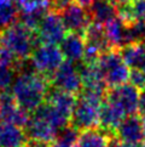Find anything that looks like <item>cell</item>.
Segmentation results:
<instances>
[{
    "label": "cell",
    "mask_w": 145,
    "mask_h": 147,
    "mask_svg": "<svg viewBox=\"0 0 145 147\" xmlns=\"http://www.w3.org/2000/svg\"><path fill=\"white\" fill-rule=\"evenodd\" d=\"M50 90L49 78L34 69L30 59L23 61L12 85V95L18 106L27 113H33L46 102Z\"/></svg>",
    "instance_id": "obj_1"
},
{
    "label": "cell",
    "mask_w": 145,
    "mask_h": 147,
    "mask_svg": "<svg viewBox=\"0 0 145 147\" xmlns=\"http://www.w3.org/2000/svg\"><path fill=\"white\" fill-rule=\"evenodd\" d=\"M0 43L17 61L23 62L32 57L39 40L34 30L25 27L23 23L17 22L1 32Z\"/></svg>",
    "instance_id": "obj_2"
},
{
    "label": "cell",
    "mask_w": 145,
    "mask_h": 147,
    "mask_svg": "<svg viewBox=\"0 0 145 147\" xmlns=\"http://www.w3.org/2000/svg\"><path fill=\"white\" fill-rule=\"evenodd\" d=\"M98 67L100 69L108 88H116L129 80V71L126 62L123 61L120 50L111 49L102 54L98 60Z\"/></svg>",
    "instance_id": "obj_3"
},
{
    "label": "cell",
    "mask_w": 145,
    "mask_h": 147,
    "mask_svg": "<svg viewBox=\"0 0 145 147\" xmlns=\"http://www.w3.org/2000/svg\"><path fill=\"white\" fill-rule=\"evenodd\" d=\"M102 103L103 101L100 100L80 92L71 114L70 124L79 131L98 128Z\"/></svg>",
    "instance_id": "obj_4"
},
{
    "label": "cell",
    "mask_w": 145,
    "mask_h": 147,
    "mask_svg": "<svg viewBox=\"0 0 145 147\" xmlns=\"http://www.w3.org/2000/svg\"><path fill=\"white\" fill-rule=\"evenodd\" d=\"M63 59L61 48L57 45L39 43L30 57V62L36 72L50 79L57 68L64 62Z\"/></svg>",
    "instance_id": "obj_5"
},
{
    "label": "cell",
    "mask_w": 145,
    "mask_h": 147,
    "mask_svg": "<svg viewBox=\"0 0 145 147\" xmlns=\"http://www.w3.org/2000/svg\"><path fill=\"white\" fill-rule=\"evenodd\" d=\"M51 86L70 94H80L82 90V79L80 68L76 63L64 61L50 78Z\"/></svg>",
    "instance_id": "obj_6"
},
{
    "label": "cell",
    "mask_w": 145,
    "mask_h": 147,
    "mask_svg": "<svg viewBox=\"0 0 145 147\" xmlns=\"http://www.w3.org/2000/svg\"><path fill=\"white\" fill-rule=\"evenodd\" d=\"M105 100L117 106L125 113L126 117L134 115L138 112L139 89L129 84H122L120 86L108 89Z\"/></svg>",
    "instance_id": "obj_7"
},
{
    "label": "cell",
    "mask_w": 145,
    "mask_h": 147,
    "mask_svg": "<svg viewBox=\"0 0 145 147\" xmlns=\"http://www.w3.org/2000/svg\"><path fill=\"white\" fill-rule=\"evenodd\" d=\"M24 131L29 141H36V142H43L47 145L53 144L59 133V130L52 123H50L36 111L30 113L28 124L25 125Z\"/></svg>",
    "instance_id": "obj_8"
},
{
    "label": "cell",
    "mask_w": 145,
    "mask_h": 147,
    "mask_svg": "<svg viewBox=\"0 0 145 147\" xmlns=\"http://www.w3.org/2000/svg\"><path fill=\"white\" fill-rule=\"evenodd\" d=\"M67 29L62 21L61 15L53 11L47 12L36 29V36L41 44L58 45L65 38Z\"/></svg>",
    "instance_id": "obj_9"
},
{
    "label": "cell",
    "mask_w": 145,
    "mask_h": 147,
    "mask_svg": "<svg viewBox=\"0 0 145 147\" xmlns=\"http://www.w3.org/2000/svg\"><path fill=\"white\" fill-rule=\"evenodd\" d=\"M116 138L127 145L134 147L145 146L144 120L138 115H128L121 122L115 133Z\"/></svg>",
    "instance_id": "obj_10"
},
{
    "label": "cell",
    "mask_w": 145,
    "mask_h": 147,
    "mask_svg": "<svg viewBox=\"0 0 145 147\" xmlns=\"http://www.w3.org/2000/svg\"><path fill=\"white\" fill-rule=\"evenodd\" d=\"M61 17L65 29L69 33H75L80 35H85L88 26L92 23L88 10H86L85 6L77 3H72L71 5H69L61 13Z\"/></svg>",
    "instance_id": "obj_11"
},
{
    "label": "cell",
    "mask_w": 145,
    "mask_h": 147,
    "mask_svg": "<svg viewBox=\"0 0 145 147\" xmlns=\"http://www.w3.org/2000/svg\"><path fill=\"white\" fill-rule=\"evenodd\" d=\"M29 117V113L18 106L12 94L5 92L0 95V123L13 124L24 129Z\"/></svg>",
    "instance_id": "obj_12"
},
{
    "label": "cell",
    "mask_w": 145,
    "mask_h": 147,
    "mask_svg": "<svg viewBox=\"0 0 145 147\" xmlns=\"http://www.w3.org/2000/svg\"><path fill=\"white\" fill-rule=\"evenodd\" d=\"M61 51L67 61L72 63H80L84 61L85 51H86V40L84 35L69 33L61 43Z\"/></svg>",
    "instance_id": "obj_13"
},
{
    "label": "cell",
    "mask_w": 145,
    "mask_h": 147,
    "mask_svg": "<svg viewBox=\"0 0 145 147\" xmlns=\"http://www.w3.org/2000/svg\"><path fill=\"white\" fill-rule=\"evenodd\" d=\"M46 13H47V6L35 1V0H28L27 3L21 5V23H23L25 27H28L36 33V29L39 28L41 21Z\"/></svg>",
    "instance_id": "obj_14"
},
{
    "label": "cell",
    "mask_w": 145,
    "mask_h": 147,
    "mask_svg": "<svg viewBox=\"0 0 145 147\" xmlns=\"http://www.w3.org/2000/svg\"><path fill=\"white\" fill-rule=\"evenodd\" d=\"M126 118L123 113L117 106L111 103L108 100H104L100 106V113H99V125L103 130L108 131L112 135H115L118 125Z\"/></svg>",
    "instance_id": "obj_15"
},
{
    "label": "cell",
    "mask_w": 145,
    "mask_h": 147,
    "mask_svg": "<svg viewBox=\"0 0 145 147\" xmlns=\"http://www.w3.org/2000/svg\"><path fill=\"white\" fill-rule=\"evenodd\" d=\"M112 135L102 128H93L80 131L75 147H110Z\"/></svg>",
    "instance_id": "obj_16"
},
{
    "label": "cell",
    "mask_w": 145,
    "mask_h": 147,
    "mask_svg": "<svg viewBox=\"0 0 145 147\" xmlns=\"http://www.w3.org/2000/svg\"><path fill=\"white\" fill-rule=\"evenodd\" d=\"M76 101H77V97H75L74 94L67 92L63 90H58V89H55V88H51L47 100H46V102L52 105L57 111L61 112L62 114L65 115V117L69 119L71 118V114L75 108Z\"/></svg>",
    "instance_id": "obj_17"
},
{
    "label": "cell",
    "mask_w": 145,
    "mask_h": 147,
    "mask_svg": "<svg viewBox=\"0 0 145 147\" xmlns=\"http://www.w3.org/2000/svg\"><path fill=\"white\" fill-rule=\"evenodd\" d=\"M88 12L92 22L100 26H105L118 16L117 6H115L110 0H96L91 6H88Z\"/></svg>",
    "instance_id": "obj_18"
},
{
    "label": "cell",
    "mask_w": 145,
    "mask_h": 147,
    "mask_svg": "<svg viewBox=\"0 0 145 147\" xmlns=\"http://www.w3.org/2000/svg\"><path fill=\"white\" fill-rule=\"evenodd\" d=\"M28 141L23 128L13 124L0 123V147H22Z\"/></svg>",
    "instance_id": "obj_19"
},
{
    "label": "cell",
    "mask_w": 145,
    "mask_h": 147,
    "mask_svg": "<svg viewBox=\"0 0 145 147\" xmlns=\"http://www.w3.org/2000/svg\"><path fill=\"white\" fill-rule=\"evenodd\" d=\"M120 54L128 68L145 72V43H134L125 45Z\"/></svg>",
    "instance_id": "obj_20"
},
{
    "label": "cell",
    "mask_w": 145,
    "mask_h": 147,
    "mask_svg": "<svg viewBox=\"0 0 145 147\" xmlns=\"http://www.w3.org/2000/svg\"><path fill=\"white\" fill-rule=\"evenodd\" d=\"M84 38L86 40L87 46L97 49L98 51H100L102 54H104L108 50H111V46L109 44V40L106 38L104 26L92 22L88 26V28H87Z\"/></svg>",
    "instance_id": "obj_21"
},
{
    "label": "cell",
    "mask_w": 145,
    "mask_h": 147,
    "mask_svg": "<svg viewBox=\"0 0 145 147\" xmlns=\"http://www.w3.org/2000/svg\"><path fill=\"white\" fill-rule=\"evenodd\" d=\"M104 29L111 49L120 50L126 45V23L118 16L106 23Z\"/></svg>",
    "instance_id": "obj_22"
},
{
    "label": "cell",
    "mask_w": 145,
    "mask_h": 147,
    "mask_svg": "<svg viewBox=\"0 0 145 147\" xmlns=\"http://www.w3.org/2000/svg\"><path fill=\"white\" fill-rule=\"evenodd\" d=\"M18 17L19 9L15 0H0V32L17 23Z\"/></svg>",
    "instance_id": "obj_23"
},
{
    "label": "cell",
    "mask_w": 145,
    "mask_h": 147,
    "mask_svg": "<svg viewBox=\"0 0 145 147\" xmlns=\"http://www.w3.org/2000/svg\"><path fill=\"white\" fill-rule=\"evenodd\" d=\"M17 74L18 72L15 67L0 63V95L9 92L10 89H12Z\"/></svg>",
    "instance_id": "obj_24"
},
{
    "label": "cell",
    "mask_w": 145,
    "mask_h": 147,
    "mask_svg": "<svg viewBox=\"0 0 145 147\" xmlns=\"http://www.w3.org/2000/svg\"><path fill=\"white\" fill-rule=\"evenodd\" d=\"M129 83L138 89L145 88V72L132 69L129 73Z\"/></svg>",
    "instance_id": "obj_25"
},
{
    "label": "cell",
    "mask_w": 145,
    "mask_h": 147,
    "mask_svg": "<svg viewBox=\"0 0 145 147\" xmlns=\"http://www.w3.org/2000/svg\"><path fill=\"white\" fill-rule=\"evenodd\" d=\"M72 4V0H52L50 6L52 7V11L61 15L64 10Z\"/></svg>",
    "instance_id": "obj_26"
},
{
    "label": "cell",
    "mask_w": 145,
    "mask_h": 147,
    "mask_svg": "<svg viewBox=\"0 0 145 147\" xmlns=\"http://www.w3.org/2000/svg\"><path fill=\"white\" fill-rule=\"evenodd\" d=\"M138 112L145 119V88L142 89L139 92V105H138Z\"/></svg>",
    "instance_id": "obj_27"
},
{
    "label": "cell",
    "mask_w": 145,
    "mask_h": 147,
    "mask_svg": "<svg viewBox=\"0 0 145 147\" xmlns=\"http://www.w3.org/2000/svg\"><path fill=\"white\" fill-rule=\"evenodd\" d=\"M110 147H134V146H131V145H127L125 142H122V141H120L117 138H114L111 139V142H110Z\"/></svg>",
    "instance_id": "obj_28"
},
{
    "label": "cell",
    "mask_w": 145,
    "mask_h": 147,
    "mask_svg": "<svg viewBox=\"0 0 145 147\" xmlns=\"http://www.w3.org/2000/svg\"><path fill=\"white\" fill-rule=\"evenodd\" d=\"M22 147H50V145L43 144V142H36V141H28V142Z\"/></svg>",
    "instance_id": "obj_29"
},
{
    "label": "cell",
    "mask_w": 145,
    "mask_h": 147,
    "mask_svg": "<svg viewBox=\"0 0 145 147\" xmlns=\"http://www.w3.org/2000/svg\"><path fill=\"white\" fill-rule=\"evenodd\" d=\"M110 1L115 5V6H117V9L118 7H121V6H123V5H126V4H128L131 0H110Z\"/></svg>",
    "instance_id": "obj_30"
},
{
    "label": "cell",
    "mask_w": 145,
    "mask_h": 147,
    "mask_svg": "<svg viewBox=\"0 0 145 147\" xmlns=\"http://www.w3.org/2000/svg\"><path fill=\"white\" fill-rule=\"evenodd\" d=\"M77 4L82 5V6H91V5L96 1V0H74Z\"/></svg>",
    "instance_id": "obj_31"
},
{
    "label": "cell",
    "mask_w": 145,
    "mask_h": 147,
    "mask_svg": "<svg viewBox=\"0 0 145 147\" xmlns=\"http://www.w3.org/2000/svg\"><path fill=\"white\" fill-rule=\"evenodd\" d=\"M50 147H75V146H70V145H67V144L58 142V141H55L53 144L50 145Z\"/></svg>",
    "instance_id": "obj_32"
},
{
    "label": "cell",
    "mask_w": 145,
    "mask_h": 147,
    "mask_svg": "<svg viewBox=\"0 0 145 147\" xmlns=\"http://www.w3.org/2000/svg\"><path fill=\"white\" fill-rule=\"evenodd\" d=\"M35 1H38V3H40V4H43V5H45V6H50L51 5V3H52V0H35Z\"/></svg>",
    "instance_id": "obj_33"
},
{
    "label": "cell",
    "mask_w": 145,
    "mask_h": 147,
    "mask_svg": "<svg viewBox=\"0 0 145 147\" xmlns=\"http://www.w3.org/2000/svg\"><path fill=\"white\" fill-rule=\"evenodd\" d=\"M15 1H16L18 5H19V6H21V5H23L24 3H27L28 1V0H15Z\"/></svg>",
    "instance_id": "obj_34"
},
{
    "label": "cell",
    "mask_w": 145,
    "mask_h": 147,
    "mask_svg": "<svg viewBox=\"0 0 145 147\" xmlns=\"http://www.w3.org/2000/svg\"><path fill=\"white\" fill-rule=\"evenodd\" d=\"M0 45H1V43H0Z\"/></svg>",
    "instance_id": "obj_35"
}]
</instances>
